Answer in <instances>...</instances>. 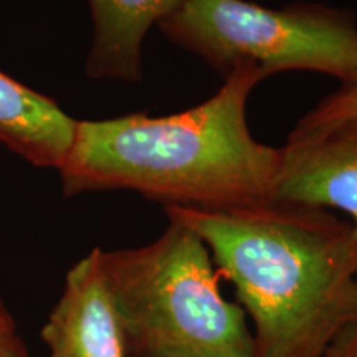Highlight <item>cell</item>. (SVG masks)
<instances>
[{"instance_id":"cell-1","label":"cell","mask_w":357,"mask_h":357,"mask_svg":"<svg viewBox=\"0 0 357 357\" xmlns=\"http://www.w3.org/2000/svg\"><path fill=\"white\" fill-rule=\"evenodd\" d=\"M207 245L255 323L253 357H324L357 318V234L326 208L270 200L164 207Z\"/></svg>"},{"instance_id":"cell-2","label":"cell","mask_w":357,"mask_h":357,"mask_svg":"<svg viewBox=\"0 0 357 357\" xmlns=\"http://www.w3.org/2000/svg\"><path fill=\"white\" fill-rule=\"evenodd\" d=\"M266 78L236 63L217 95L182 113L78 121L60 171L66 197L134 190L164 207L231 211L273 200L280 149L250 134L247 101Z\"/></svg>"},{"instance_id":"cell-3","label":"cell","mask_w":357,"mask_h":357,"mask_svg":"<svg viewBox=\"0 0 357 357\" xmlns=\"http://www.w3.org/2000/svg\"><path fill=\"white\" fill-rule=\"evenodd\" d=\"M129 357H253L243 307L220 291L207 245L176 220L153 243L100 252Z\"/></svg>"},{"instance_id":"cell-4","label":"cell","mask_w":357,"mask_h":357,"mask_svg":"<svg viewBox=\"0 0 357 357\" xmlns=\"http://www.w3.org/2000/svg\"><path fill=\"white\" fill-rule=\"evenodd\" d=\"M158 26L169 40L227 75L253 63L266 77L311 70L357 82L354 13L321 3L270 8L247 0H181Z\"/></svg>"},{"instance_id":"cell-5","label":"cell","mask_w":357,"mask_h":357,"mask_svg":"<svg viewBox=\"0 0 357 357\" xmlns=\"http://www.w3.org/2000/svg\"><path fill=\"white\" fill-rule=\"evenodd\" d=\"M280 153L273 200L339 208L357 234V118L291 131Z\"/></svg>"},{"instance_id":"cell-6","label":"cell","mask_w":357,"mask_h":357,"mask_svg":"<svg viewBox=\"0 0 357 357\" xmlns=\"http://www.w3.org/2000/svg\"><path fill=\"white\" fill-rule=\"evenodd\" d=\"M100 252L93 248L66 275L63 293L42 329L50 357H129Z\"/></svg>"},{"instance_id":"cell-7","label":"cell","mask_w":357,"mask_h":357,"mask_svg":"<svg viewBox=\"0 0 357 357\" xmlns=\"http://www.w3.org/2000/svg\"><path fill=\"white\" fill-rule=\"evenodd\" d=\"M52 98L0 71V142L37 167L60 169L77 132Z\"/></svg>"},{"instance_id":"cell-8","label":"cell","mask_w":357,"mask_h":357,"mask_svg":"<svg viewBox=\"0 0 357 357\" xmlns=\"http://www.w3.org/2000/svg\"><path fill=\"white\" fill-rule=\"evenodd\" d=\"M93 13L89 78L139 82L142 40L153 25L171 13L181 0H88Z\"/></svg>"},{"instance_id":"cell-9","label":"cell","mask_w":357,"mask_h":357,"mask_svg":"<svg viewBox=\"0 0 357 357\" xmlns=\"http://www.w3.org/2000/svg\"><path fill=\"white\" fill-rule=\"evenodd\" d=\"M351 118H357V82L341 84L337 91L319 101L293 131H312Z\"/></svg>"},{"instance_id":"cell-10","label":"cell","mask_w":357,"mask_h":357,"mask_svg":"<svg viewBox=\"0 0 357 357\" xmlns=\"http://www.w3.org/2000/svg\"><path fill=\"white\" fill-rule=\"evenodd\" d=\"M324 357H357V318L337 334Z\"/></svg>"},{"instance_id":"cell-11","label":"cell","mask_w":357,"mask_h":357,"mask_svg":"<svg viewBox=\"0 0 357 357\" xmlns=\"http://www.w3.org/2000/svg\"><path fill=\"white\" fill-rule=\"evenodd\" d=\"M15 336H19L15 331V321L0 298V352L10 344V341Z\"/></svg>"},{"instance_id":"cell-12","label":"cell","mask_w":357,"mask_h":357,"mask_svg":"<svg viewBox=\"0 0 357 357\" xmlns=\"http://www.w3.org/2000/svg\"><path fill=\"white\" fill-rule=\"evenodd\" d=\"M0 357H29V351H26L24 341L19 336H15L10 341V344L0 352Z\"/></svg>"}]
</instances>
